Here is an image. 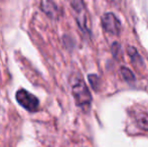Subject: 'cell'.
<instances>
[{
  "label": "cell",
  "mask_w": 148,
  "mask_h": 147,
  "mask_svg": "<svg viewBox=\"0 0 148 147\" xmlns=\"http://www.w3.org/2000/svg\"><path fill=\"white\" fill-rule=\"evenodd\" d=\"M72 92L77 105L83 109L89 108L92 102V96L88 87L82 79H75L72 83Z\"/></svg>",
  "instance_id": "obj_1"
},
{
  "label": "cell",
  "mask_w": 148,
  "mask_h": 147,
  "mask_svg": "<svg viewBox=\"0 0 148 147\" xmlns=\"http://www.w3.org/2000/svg\"><path fill=\"white\" fill-rule=\"evenodd\" d=\"M16 101L19 103L20 106L23 107L25 110L29 112H34L38 109L39 101L34 95L30 94L25 90H19L16 93Z\"/></svg>",
  "instance_id": "obj_2"
},
{
  "label": "cell",
  "mask_w": 148,
  "mask_h": 147,
  "mask_svg": "<svg viewBox=\"0 0 148 147\" xmlns=\"http://www.w3.org/2000/svg\"><path fill=\"white\" fill-rule=\"evenodd\" d=\"M104 30L112 36H118L121 30V23L114 13H106L101 19Z\"/></svg>",
  "instance_id": "obj_3"
},
{
  "label": "cell",
  "mask_w": 148,
  "mask_h": 147,
  "mask_svg": "<svg viewBox=\"0 0 148 147\" xmlns=\"http://www.w3.org/2000/svg\"><path fill=\"white\" fill-rule=\"evenodd\" d=\"M72 6L74 10L76 11L77 15H78V23L80 27L82 28L84 31H88V26H87V16H86V10H85V6L81 0H72Z\"/></svg>",
  "instance_id": "obj_4"
},
{
  "label": "cell",
  "mask_w": 148,
  "mask_h": 147,
  "mask_svg": "<svg viewBox=\"0 0 148 147\" xmlns=\"http://www.w3.org/2000/svg\"><path fill=\"white\" fill-rule=\"evenodd\" d=\"M40 8L49 17L57 18L59 16V9L51 0H41Z\"/></svg>",
  "instance_id": "obj_5"
},
{
  "label": "cell",
  "mask_w": 148,
  "mask_h": 147,
  "mask_svg": "<svg viewBox=\"0 0 148 147\" xmlns=\"http://www.w3.org/2000/svg\"><path fill=\"white\" fill-rule=\"evenodd\" d=\"M121 73H122V76L124 77V79L128 82H133L135 80L134 75L132 74V72L129 69H126V68H122L121 69Z\"/></svg>",
  "instance_id": "obj_6"
},
{
  "label": "cell",
  "mask_w": 148,
  "mask_h": 147,
  "mask_svg": "<svg viewBox=\"0 0 148 147\" xmlns=\"http://www.w3.org/2000/svg\"><path fill=\"white\" fill-rule=\"evenodd\" d=\"M140 126L143 127L144 129L148 130V120L146 119H141L140 120Z\"/></svg>",
  "instance_id": "obj_7"
},
{
  "label": "cell",
  "mask_w": 148,
  "mask_h": 147,
  "mask_svg": "<svg viewBox=\"0 0 148 147\" xmlns=\"http://www.w3.org/2000/svg\"><path fill=\"white\" fill-rule=\"evenodd\" d=\"M114 1H115V2H119L120 0H114Z\"/></svg>",
  "instance_id": "obj_8"
}]
</instances>
